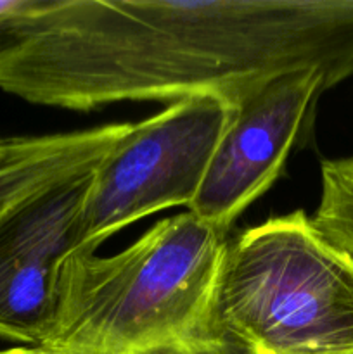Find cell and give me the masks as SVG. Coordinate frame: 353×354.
<instances>
[{"label": "cell", "mask_w": 353, "mask_h": 354, "mask_svg": "<svg viewBox=\"0 0 353 354\" xmlns=\"http://www.w3.org/2000/svg\"><path fill=\"white\" fill-rule=\"evenodd\" d=\"M234 111L224 95L201 93L132 124L93 169L80 252H96L106 239L149 214L189 207Z\"/></svg>", "instance_id": "obj_4"}, {"label": "cell", "mask_w": 353, "mask_h": 354, "mask_svg": "<svg viewBox=\"0 0 353 354\" xmlns=\"http://www.w3.org/2000/svg\"><path fill=\"white\" fill-rule=\"evenodd\" d=\"M325 90L320 71L298 69L244 93L190 203V213L230 232L235 218L279 178L311 104Z\"/></svg>", "instance_id": "obj_6"}, {"label": "cell", "mask_w": 353, "mask_h": 354, "mask_svg": "<svg viewBox=\"0 0 353 354\" xmlns=\"http://www.w3.org/2000/svg\"><path fill=\"white\" fill-rule=\"evenodd\" d=\"M311 223L353 261V156L322 161V196Z\"/></svg>", "instance_id": "obj_8"}, {"label": "cell", "mask_w": 353, "mask_h": 354, "mask_svg": "<svg viewBox=\"0 0 353 354\" xmlns=\"http://www.w3.org/2000/svg\"><path fill=\"white\" fill-rule=\"evenodd\" d=\"M130 128L132 123H111L42 137L35 151L0 168V220L28 197L99 165Z\"/></svg>", "instance_id": "obj_7"}, {"label": "cell", "mask_w": 353, "mask_h": 354, "mask_svg": "<svg viewBox=\"0 0 353 354\" xmlns=\"http://www.w3.org/2000/svg\"><path fill=\"white\" fill-rule=\"evenodd\" d=\"M96 166L28 197L0 220V337L28 346L51 341L62 266L82 248Z\"/></svg>", "instance_id": "obj_5"}, {"label": "cell", "mask_w": 353, "mask_h": 354, "mask_svg": "<svg viewBox=\"0 0 353 354\" xmlns=\"http://www.w3.org/2000/svg\"><path fill=\"white\" fill-rule=\"evenodd\" d=\"M42 137H14L0 138V168L17 161L23 156L30 154L31 151L40 145Z\"/></svg>", "instance_id": "obj_10"}, {"label": "cell", "mask_w": 353, "mask_h": 354, "mask_svg": "<svg viewBox=\"0 0 353 354\" xmlns=\"http://www.w3.org/2000/svg\"><path fill=\"white\" fill-rule=\"evenodd\" d=\"M317 69L353 76V0H45L0 38V90L93 111L218 93Z\"/></svg>", "instance_id": "obj_1"}, {"label": "cell", "mask_w": 353, "mask_h": 354, "mask_svg": "<svg viewBox=\"0 0 353 354\" xmlns=\"http://www.w3.org/2000/svg\"><path fill=\"white\" fill-rule=\"evenodd\" d=\"M211 324L256 354H353V261L305 211L228 242Z\"/></svg>", "instance_id": "obj_3"}, {"label": "cell", "mask_w": 353, "mask_h": 354, "mask_svg": "<svg viewBox=\"0 0 353 354\" xmlns=\"http://www.w3.org/2000/svg\"><path fill=\"white\" fill-rule=\"evenodd\" d=\"M0 354H71L61 351V349L47 348V346H28V348H14L7 351H0Z\"/></svg>", "instance_id": "obj_11"}, {"label": "cell", "mask_w": 353, "mask_h": 354, "mask_svg": "<svg viewBox=\"0 0 353 354\" xmlns=\"http://www.w3.org/2000/svg\"><path fill=\"white\" fill-rule=\"evenodd\" d=\"M44 3L45 0H0V38L30 19Z\"/></svg>", "instance_id": "obj_9"}, {"label": "cell", "mask_w": 353, "mask_h": 354, "mask_svg": "<svg viewBox=\"0 0 353 354\" xmlns=\"http://www.w3.org/2000/svg\"><path fill=\"white\" fill-rule=\"evenodd\" d=\"M228 242V230L185 211L109 258L69 256L47 348L135 354L208 330Z\"/></svg>", "instance_id": "obj_2"}]
</instances>
